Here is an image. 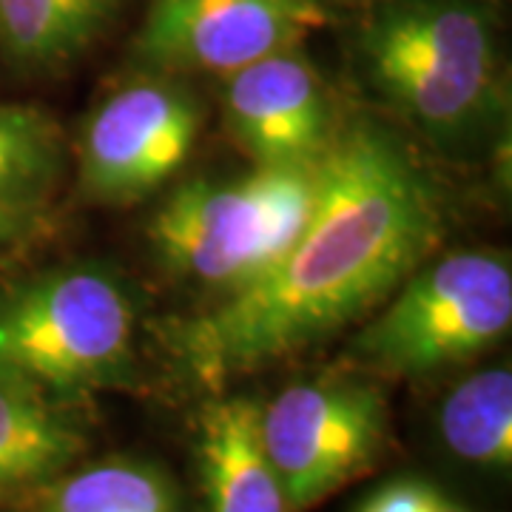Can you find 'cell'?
Instances as JSON below:
<instances>
[{
    "label": "cell",
    "instance_id": "cell-1",
    "mask_svg": "<svg viewBox=\"0 0 512 512\" xmlns=\"http://www.w3.org/2000/svg\"><path fill=\"white\" fill-rule=\"evenodd\" d=\"M441 200L404 140L373 117L339 123L313 168L311 214L271 268L185 319L171 345L202 382L268 365L373 311L439 245Z\"/></svg>",
    "mask_w": 512,
    "mask_h": 512
},
{
    "label": "cell",
    "instance_id": "cell-2",
    "mask_svg": "<svg viewBox=\"0 0 512 512\" xmlns=\"http://www.w3.org/2000/svg\"><path fill=\"white\" fill-rule=\"evenodd\" d=\"M373 89L436 137L476 131L498 103L493 26L464 0H387L362 35Z\"/></svg>",
    "mask_w": 512,
    "mask_h": 512
},
{
    "label": "cell",
    "instance_id": "cell-3",
    "mask_svg": "<svg viewBox=\"0 0 512 512\" xmlns=\"http://www.w3.org/2000/svg\"><path fill=\"white\" fill-rule=\"evenodd\" d=\"M134 330L126 282L103 265H60L0 291V367L43 390L126 384Z\"/></svg>",
    "mask_w": 512,
    "mask_h": 512
},
{
    "label": "cell",
    "instance_id": "cell-4",
    "mask_svg": "<svg viewBox=\"0 0 512 512\" xmlns=\"http://www.w3.org/2000/svg\"><path fill=\"white\" fill-rule=\"evenodd\" d=\"M313 165H256L231 180H188L148 222L171 274L231 293L271 268L311 214Z\"/></svg>",
    "mask_w": 512,
    "mask_h": 512
},
{
    "label": "cell",
    "instance_id": "cell-5",
    "mask_svg": "<svg viewBox=\"0 0 512 512\" xmlns=\"http://www.w3.org/2000/svg\"><path fill=\"white\" fill-rule=\"evenodd\" d=\"M367 325L353 353L393 376H427L476 359L512 325L510 259L458 251L416 268Z\"/></svg>",
    "mask_w": 512,
    "mask_h": 512
},
{
    "label": "cell",
    "instance_id": "cell-6",
    "mask_svg": "<svg viewBox=\"0 0 512 512\" xmlns=\"http://www.w3.org/2000/svg\"><path fill=\"white\" fill-rule=\"evenodd\" d=\"M384 439L387 404L365 382H296L262 407L265 453L291 512L308 510L367 473Z\"/></svg>",
    "mask_w": 512,
    "mask_h": 512
},
{
    "label": "cell",
    "instance_id": "cell-7",
    "mask_svg": "<svg viewBox=\"0 0 512 512\" xmlns=\"http://www.w3.org/2000/svg\"><path fill=\"white\" fill-rule=\"evenodd\" d=\"M200 126V103L183 83L140 77L120 86L80 134L83 194L97 202L146 200L188 163Z\"/></svg>",
    "mask_w": 512,
    "mask_h": 512
},
{
    "label": "cell",
    "instance_id": "cell-8",
    "mask_svg": "<svg viewBox=\"0 0 512 512\" xmlns=\"http://www.w3.org/2000/svg\"><path fill=\"white\" fill-rule=\"evenodd\" d=\"M325 23L322 0H151L137 55L171 72L228 77L299 49Z\"/></svg>",
    "mask_w": 512,
    "mask_h": 512
},
{
    "label": "cell",
    "instance_id": "cell-9",
    "mask_svg": "<svg viewBox=\"0 0 512 512\" xmlns=\"http://www.w3.org/2000/svg\"><path fill=\"white\" fill-rule=\"evenodd\" d=\"M225 126L256 165H313L339 120L313 63L299 49L228 74Z\"/></svg>",
    "mask_w": 512,
    "mask_h": 512
},
{
    "label": "cell",
    "instance_id": "cell-10",
    "mask_svg": "<svg viewBox=\"0 0 512 512\" xmlns=\"http://www.w3.org/2000/svg\"><path fill=\"white\" fill-rule=\"evenodd\" d=\"M197 456L211 512H291L262 441V404L217 399L197 419Z\"/></svg>",
    "mask_w": 512,
    "mask_h": 512
},
{
    "label": "cell",
    "instance_id": "cell-11",
    "mask_svg": "<svg viewBox=\"0 0 512 512\" xmlns=\"http://www.w3.org/2000/svg\"><path fill=\"white\" fill-rule=\"evenodd\" d=\"M83 450V436L43 387L0 367V490L60 473Z\"/></svg>",
    "mask_w": 512,
    "mask_h": 512
},
{
    "label": "cell",
    "instance_id": "cell-12",
    "mask_svg": "<svg viewBox=\"0 0 512 512\" xmlns=\"http://www.w3.org/2000/svg\"><path fill=\"white\" fill-rule=\"evenodd\" d=\"M117 0H0V52L20 69H57L109 26Z\"/></svg>",
    "mask_w": 512,
    "mask_h": 512
},
{
    "label": "cell",
    "instance_id": "cell-13",
    "mask_svg": "<svg viewBox=\"0 0 512 512\" xmlns=\"http://www.w3.org/2000/svg\"><path fill=\"white\" fill-rule=\"evenodd\" d=\"M441 439L458 458L510 470L512 464V373L490 367L464 379L441 404Z\"/></svg>",
    "mask_w": 512,
    "mask_h": 512
},
{
    "label": "cell",
    "instance_id": "cell-14",
    "mask_svg": "<svg viewBox=\"0 0 512 512\" xmlns=\"http://www.w3.org/2000/svg\"><path fill=\"white\" fill-rule=\"evenodd\" d=\"M63 174V137L35 106L0 103V205L40 211Z\"/></svg>",
    "mask_w": 512,
    "mask_h": 512
},
{
    "label": "cell",
    "instance_id": "cell-15",
    "mask_svg": "<svg viewBox=\"0 0 512 512\" xmlns=\"http://www.w3.org/2000/svg\"><path fill=\"white\" fill-rule=\"evenodd\" d=\"M43 512H180V504L160 467L109 458L55 481L43 493Z\"/></svg>",
    "mask_w": 512,
    "mask_h": 512
},
{
    "label": "cell",
    "instance_id": "cell-16",
    "mask_svg": "<svg viewBox=\"0 0 512 512\" xmlns=\"http://www.w3.org/2000/svg\"><path fill=\"white\" fill-rule=\"evenodd\" d=\"M444 495L421 478H396L373 490L356 512H433Z\"/></svg>",
    "mask_w": 512,
    "mask_h": 512
},
{
    "label": "cell",
    "instance_id": "cell-17",
    "mask_svg": "<svg viewBox=\"0 0 512 512\" xmlns=\"http://www.w3.org/2000/svg\"><path fill=\"white\" fill-rule=\"evenodd\" d=\"M35 234V214L0 205V256L15 251Z\"/></svg>",
    "mask_w": 512,
    "mask_h": 512
},
{
    "label": "cell",
    "instance_id": "cell-18",
    "mask_svg": "<svg viewBox=\"0 0 512 512\" xmlns=\"http://www.w3.org/2000/svg\"><path fill=\"white\" fill-rule=\"evenodd\" d=\"M433 512H464V510H461V507H456L453 501H447V498H441L439 507H436V510H433Z\"/></svg>",
    "mask_w": 512,
    "mask_h": 512
}]
</instances>
